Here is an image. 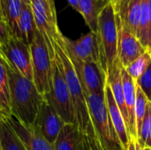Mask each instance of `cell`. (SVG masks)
I'll list each match as a JSON object with an SVG mask.
<instances>
[{"mask_svg": "<svg viewBox=\"0 0 151 150\" xmlns=\"http://www.w3.org/2000/svg\"><path fill=\"white\" fill-rule=\"evenodd\" d=\"M116 21L119 32L118 59L122 66L126 68L148 50L141 43L139 39L125 27L117 13V11Z\"/></svg>", "mask_w": 151, "mask_h": 150, "instance_id": "10", "label": "cell"}, {"mask_svg": "<svg viewBox=\"0 0 151 150\" xmlns=\"http://www.w3.org/2000/svg\"><path fill=\"white\" fill-rule=\"evenodd\" d=\"M85 136L87 138V141L88 142V145H89V149L90 150H104V148L102 147L101 145V142L95 132V129H94V126L90 127L87 133H85Z\"/></svg>", "mask_w": 151, "mask_h": 150, "instance_id": "28", "label": "cell"}, {"mask_svg": "<svg viewBox=\"0 0 151 150\" xmlns=\"http://www.w3.org/2000/svg\"><path fill=\"white\" fill-rule=\"evenodd\" d=\"M121 66L119 60L117 58L115 63L107 70V83L109 84L113 97L119 106V111L125 119L127 131L129 127V119L128 114L127 110V105L125 102V95H124V88H123V82L121 77Z\"/></svg>", "mask_w": 151, "mask_h": 150, "instance_id": "13", "label": "cell"}, {"mask_svg": "<svg viewBox=\"0 0 151 150\" xmlns=\"http://www.w3.org/2000/svg\"><path fill=\"white\" fill-rule=\"evenodd\" d=\"M85 134L76 124H65L56 141L54 150H84Z\"/></svg>", "mask_w": 151, "mask_h": 150, "instance_id": "15", "label": "cell"}, {"mask_svg": "<svg viewBox=\"0 0 151 150\" xmlns=\"http://www.w3.org/2000/svg\"><path fill=\"white\" fill-rule=\"evenodd\" d=\"M50 91L47 97L58 114L65 124H76V118L73 102L66 86V82L62 71L59 57L56 52L55 57L52 59ZM78 126V125H77Z\"/></svg>", "mask_w": 151, "mask_h": 150, "instance_id": "5", "label": "cell"}, {"mask_svg": "<svg viewBox=\"0 0 151 150\" xmlns=\"http://www.w3.org/2000/svg\"><path fill=\"white\" fill-rule=\"evenodd\" d=\"M6 121L27 150H54L53 145L42 136L35 126L24 124L12 114Z\"/></svg>", "mask_w": 151, "mask_h": 150, "instance_id": "12", "label": "cell"}, {"mask_svg": "<svg viewBox=\"0 0 151 150\" xmlns=\"http://www.w3.org/2000/svg\"><path fill=\"white\" fill-rule=\"evenodd\" d=\"M149 4V23H150V31L151 34V0H148Z\"/></svg>", "mask_w": 151, "mask_h": 150, "instance_id": "33", "label": "cell"}, {"mask_svg": "<svg viewBox=\"0 0 151 150\" xmlns=\"http://www.w3.org/2000/svg\"><path fill=\"white\" fill-rule=\"evenodd\" d=\"M69 4L77 12L81 14V6H80V0H67Z\"/></svg>", "mask_w": 151, "mask_h": 150, "instance_id": "31", "label": "cell"}, {"mask_svg": "<svg viewBox=\"0 0 151 150\" xmlns=\"http://www.w3.org/2000/svg\"><path fill=\"white\" fill-rule=\"evenodd\" d=\"M151 64V52L146 51L140 57L134 60L132 64H130L127 67H126L127 72L132 77V79L136 81L140 79V77L148 69L149 65Z\"/></svg>", "mask_w": 151, "mask_h": 150, "instance_id": "24", "label": "cell"}, {"mask_svg": "<svg viewBox=\"0 0 151 150\" xmlns=\"http://www.w3.org/2000/svg\"><path fill=\"white\" fill-rule=\"evenodd\" d=\"M84 150H90L89 149V145H88V142L87 141V138L85 136V145H84Z\"/></svg>", "mask_w": 151, "mask_h": 150, "instance_id": "34", "label": "cell"}, {"mask_svg": "<svg viewBox=\"0 0 151 150\" xmlns=\"http://www.w3.org/2000/svg\"><path fill=\"white\" fill-rule=\"evenodd\" d=\"M90 118L104 150H125L110 118L104 92L87 95Z\"/></svg>", "mask_w": 151, "mask_h": 150, "instance_id": "3", "label": "cell"}, {"mask_svg": "<svg viewBox=\"0 0 151 150\" xmlns=\"http://www.w3.org/2000/svg\"><path fill=\"white\" fill-rule=\"evenodd\" d=\"M104 3H108V2H109L110 0H104Z\"/></svg>", "mask_w": 151, "mask_h": 150, "instance_id": "41", "label": "cell"}, {"mask_svg": "<svg viewBox=\"0 0 151 150\" xmlns=\"http://www.w3.org/2000/svg\"><path fill=\"white\" fill-rule=\"evenodd\" d=\"M110 1H111V2H112L114 4H118V3H119L120 0H110Z\"/></svg>", "mask_w": 151, "mask_h": 150, "instance_id": "36", "label": "cell"}, {"mask_svg": "<svg viewBox=\"0 0 151 150\" xmlns=\"http://www.w3.org/2000/svg\"><path fill=\"white\" fill-rule=\"evenodd\" d=\"M3 56H2V50H1V44H0V58H2Z\"/></svg>", "mask_w": 151, "mask_h": 150, "instance_id": "38", "label": "cell"}, {"mask_svg": "<svg viewBox=\"0 0 151 150\" xmlns=\"http://www.w3.org/2000/svg\"><path fill=\"white\" fill-rule=\"evenodd\" d=\"M78 42L91 62L102 64V55L97 33L90 31L78 39Z\"/></svg>", "mask_w": 151, "mask_h": 150, "instance_id": "22", "label": "cell"}, {"mask_svg": "<svg viewBox=\"0 0 151 150\" xmlns=\"http://www.w3.org/2000/svg\"><path fill=\"white\" fill-rule=\"evenodd\" d=\"M0 139L3 150H27L5 118H0Z\"/></svg>", "mask_w": 151, "mask_h": 150, "instance_id": "21", "label": "cell"}, {"mask_svg": "<svg viewBox=\"0 0 151 150\" xmlns=\"http://www.w3.org/2000/svg\"><path fill=\"white\" fill-rule=\"evenodd\" d=\"M65 124V123L62 120L47 97L43 96L34 126H35L42 136L53 145Z\"/></svg>", "mask_w": 151, "mask_h": 150, "instance_id": "11", "label": "cell"}, {"mask_svg": "<svg viewBox=\"0 0 151 150\" xmlns=\"http://www.w3.org/2000/svg\"><path fill=\"white\" fill-rule=\"evenodd\" d=\"M114 5L122 23L136 36L142 14V0H120Z\"/></svg>", "mask_w": 151, "mask_h": 150, "instance_id": "14", "label": "cell"}, {"mask_svg": "<svg viewBox=\"0 0 151 150\" xmlns=\"http://www.w3.org/2000/svg\"><path fill=\"white\" fill-rule=\"evenodd\" d=\"M135 82L143 91L149 102H151V64L149 65L145 72Z\"/></svg>", "mask_w": 151, "mask_h": 150, "instance_id": "27", "label": "cell"}, {"mask_svg": "<svg viewBox=\"0 0 151 150\" xmlns=\"http://www.w3.org/2000/svg\"><path fill=\"white\" fill-rule=\"evenodd\" d=\"M143 150H151L150 148H145V149H143Z\"/></svg>", "mask_w": 151, "mask_h": 150, "instance_id": "39", "label": "cell"}, {"mask_svg": "<svg viewBox=\"0 0 151 150\" xmlns=\"http://www.w3.org/2000/svg\"><path fill=\"white\" fill-rule=\"evenodd\" d=\"M97 35L101 49L102 64L108 70L118 58L119 32L116 8L111 1L104 4L97 17Z\"/></svg>", "mask_w": 151, "mask_h": 150, "instance_id": "4", "label": "cell"}, {"mask_svg": "<svg viewBox=\"0 0 151 150\" xmlns=\"http://www.w3.org/2000/svg\"><path fill=\"white\" fill-rule=\"evenodd\" d=\"M0 19H3V14H2V11H1V6H0ZM4 20V19H3Z\"/></svg>", "mask_w": 151, "mask_h": 150, "instance_id": "37", "label": "cell"}, {"mask_svg": "<svg viewBox=\"0 0 151 150\" xmlns=\"http://www.w3.org/2000/svg\"><path fill=\"white\" fill-rule=\"evenodd\" d=\"M11 36L10 31L8 29L5 21L0 19V44H4Z\"/></svg>", "mask_w": 151, "mask_h": 150, "instance_id": "29", "label": "cell"}, {"mask_svg": "<svg viewBox=\"0 0 151 150\" xmlns=\"http://www.w3.org/2000/svg\"><path fill=\"white\" fill-rule=\"evenodd\" d=\"M1 50L3 58L9 67L33 80L31 52L27 44L19 38L11 35L4 44H1Z\"/></svg>", "mask_w": 151, "mask_h": 150, "instance_id": "8", "label": "cell"}, {"mask_svg": "<svg viewBox=\"0 0 151 150\" xmlns=\"http://www.w3.org/2000/svg\"><path fill=\"white\" fill-rule=\"evenodd\" d=\"M73 65L86 96L104 92L107 72L101 63L80 62Z\"/></svg>", "mask_w": 151, "mask_h": 150, "instance_id": "9", "label": "cell"}, {"mask_svg": "<svg viewBox=\"0 0 151 150\" xmlns=\"http://www.w3.org/2000/svg\"><path fill=\"white\" fill-rule=\"evenodd\" d=\"M137 141L142 149H151V102L147 104L146 113L142 123Z\"/></svg>", "mask_w": 151, "mask_h": 150, "instance_id": "25", "label": "cell"}, {"mask_svg": "<svg viewBox=\"0 0 151 150\" xmlns=\"http://www.w3.org/2000/svg\"><path fill=\"white\" fill-rule=\"evenodd\" d=\"M136 87V103H135V121H136V129H137V138L138 133L140 132L142 120L144 118L147 104L149 103V100L147 99L146 95H144L143 91L141 89V88L138 86V84L135 82Z\"/></svg>", "mask_w": 151, "mask_h": 150, "instance_id": "26", "label": "cell"}, {"mask_svg": "<svg viewBox=\"0 0 151 150\" xmlns=\"http://www.w3.org/2000/svg\"><path fill=\"white\" fill-rule=\"evenodd\" d=\"M121 77L123 82L125 102H126L128 119H129L128 133L131 138L137 140V129H136V121H135V103H136L135 81L127 72L125 67L123 66H121Z\"/></svg>", "mask_w": 151, "mask_h": 150, "instance_id": "17", "label": "cell"}, {"mask_svg": "<svg viewBox=\"0 0 151 150\" xmlns=\"http://www.w3.org/2000/svg\"><path fill=\"white\" fill-rule=\"evenodd\" d=\"M18 27L19 38L30 46L38 31L30 4L22 3V10L19 19Z\"/></svg>", "mask_w": 151, "mask_h": 150, "instance_id": "18", "label": "cell"}, {"mask_svg": "<svg viewBox=\"0 0 151 150\" xmlns=\"http://www.w3.org/2000/svg\"><path fill=\"white\" fill-rule=\"evenodd\" d=\"M55 50L61 63L64 77L73 102L77 125L81 132L85 134L87 131L93 126V124L89 115L87 96L81 87L73 65L65 50L63 34H61L55 43Z\"/></svg>", "mask_w": 151, "mask_h": 150, "instance_id": "2", "label": "cell"}, {"mask_svg": "<svg viewBox=\"0 0 151 150\" xmlns=\"http://www.w3.org/2000/svg\"><path fill=\"white\" fill-rule=\"evenodd\" d=\"M6 4H7V0H0V6H1V11H2V14H3V19H4V18H5ZM5 23H6V22H5Z\"/></svg>", "mask_w": 151, "mask_h": 150, "instance_id": "32", "label": "cell"}, {"mask_svg": "<svg viewBox=\"0 0 151 150\" xmlns=\"http://www.w3.org/2000/svg\"><path fill=\"white\" fill-rule=\"evenodd\" d=\"M11 95L12 114L27 125H35L43 100L33 80L23 77L6 64Z\"/></svg>", "mask_w": 151, "mask_h": 150, "instance_id": "1", "label": "cell"}, {"mask_svg": "<svg viewBox=\"0 0 151 150\" xmlns=\"http://www.w3.org/2000/svg\"><path fill=\"white\" fill-rule=\"evenodd\" d=\"M12 115L9 77L4 59L0 58V118H8Z\"/></svg>", "mask_w": 151, "mask_h": 150, "instance_id": "19", "label": "cell"}, {"mask_svg": "<svg viewBox=\"0 0 151 150\" xmlns=\"http://www.w3.org/2000/svg\"><path fill=\"white\" fill-rule=\"evenodd\" d=\"M30 5L37 30L44 38L53 59L56 55L55 43L62 34L58 26L55 0H31Z\"/></svg>", "mask_w": 151, "mask_h": 150, "instance_id": "6", "label": "cell"}, {"mask_svg": "<svg viewBox=\"0 0 151 150\" xmlns=\"http://www.w3.org/2000/svg\"><path fill=\"white\" fill-rule=\"evenodd\" d=\"M0 150H3L2 149V145H1V139H0Z\"/></svg>", "mask_w": 151, "mask_h": 150, "instance_id": "40", "label": "cell"}, {"mask_svg": "<svg viewBox=\"0 0 151 150\" xmlns=\"http://www.w3.org/2000/svg\"><path fill=\"white\" fill-rule=\"evenodd\" d=\"M22 10L21 0H7L4 21L7 24L11 35L19 38V19Z\"/></svg>", "mask_w": 151, "mask_h": 150, "instance_id": "23", "label": "cell"}, {"mask_svg": "<svg viewBox=\"0 0 151 150\" xmlns=\"http://www.w3.org/2000/svg\"><path fill=\"white\" fill-rule=\"evenodd\" d=\"M106 3L104 0H80L81 14L90 31H97V17Z\"/></svg>", "mask_w": 151, "mask_h": 150, "instance_id": "20", "label": "cell"}, {"mask_svg": "<svg viewBox=\"0 0 151 150\" xmlns=\"http://www.w3.org/2000/svg\"><path fill=\"white\" fill-rule=\"evenodd\" d=\"M29 47L33 69V81L38 92L44 96L50 91L52 58L44 38L39 31H37Z\"/></svg>", "mask_w": 151, "mask_h": 150, "instance_id": "7", "label": "cell"}, {"mask_svg": "<svg viewBox=\"0 0 151 150\" xmlns=\"http://www.w3.org/2000/svg\"><path fill=\"white\" fill-rule=\"evenodd\" d=\"M21 2L26 4H31V0H21Z\"/></svg>", "mask_w": 151, "mask_h": 150, "instance_id": "35", "label": "cell"}, {"mask_svg": "<svg viewBox=\"0 0 151 150\" xmlns=\"http://www.w3.org/2000/svg\"><path fill=\"white\" fill-rule=\"evenodd\" d=\"M127 150H143V149L140 146L137 140L134 138H130L129 143L127 146Z\"/></svg>", "mask_w": 151, "mask_h": 150, "instance_id": "30", "label": "cell"}, {"mask_svg": "<svg viewBox=\"0 0 151 150\" xmlns=\"http://www.w3.org/2000/svg\"><path fill=\"white\" fill-rule=\"evenodd\" d=\"M104 95H105V101L107 105V110L111 119V122L115 127V130L118 133V136L121 141V144L125 150H127V146L129 143L130 136L127 131V127L125 122V119L121 114V111L119 109V106L113 97L111 89L109 84L106 82V86L104 88Z\"/></svg>", "mask_w": 151, "mask_h": 150, "instance_id": "16", "label": "cell"}]
</instances>
